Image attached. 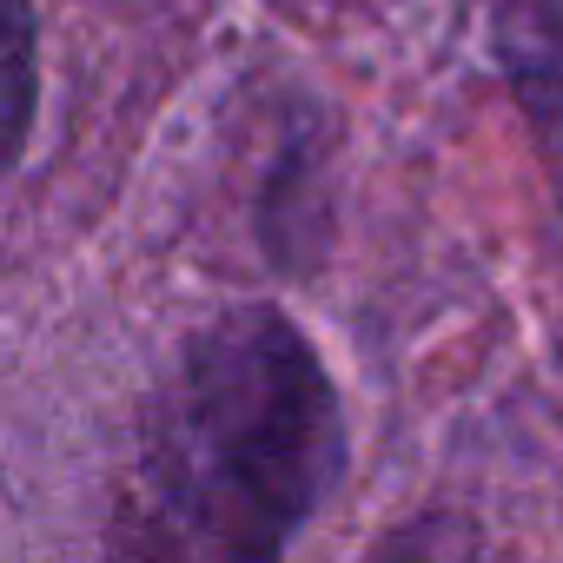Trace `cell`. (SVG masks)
<instances>
[{
	"label": "cell",
	"instance_id": "obj_1",
	"mask_svg": "<svg viewBox=\"0 0 563 563\" xmlns=\"http://www.w3.org/2000/svg\"><path fill=\"white\" fill-rule=\"evenodd\" d=\"M345 451L319 345L278 306H232L179 345L140 411L107 563H286Z\"/></svg>",
	"mask_w": 563,
	"mask_h": 563
},
{
	"label": "cell",
	"instance_id": "obj_2",
	"mask_svg": "<svg viewBox=\"0 0 563 563\" xmlns=\"http://www.w3.org/2000/svg\"><path fill=\"white\" fill-rule=\"evenodd\" d=\"M477 27L563 206V0H477Z\"/></svg>",
	"mask_w": 563,
	"mask_h": 563
},
{
	"label": "cell",
	"instance_id": "obj_3",
	"mask_svg": "<svg viewBox=\"0 0 563 563\" xmlns=\"http://www.w3.org/2000/svg\"><path fill=\"white\" fill-rule=\"evenodd\" d=\"M34 126V8L0 0V173L14 166Z\"/></svg>",
	"mask_w": 563,
	"mask_h": 563
},
{
	"label": "cell",
	"instance_id": "obj_4",
	"mask_svg": "<svg viewBox=\"0 0 563 563\" xmlns=\"http://www.w3.org/2000/svg\"><path fill=\"white\" fill-rule=\"evenodd\" d=\"M372 563H490V550L464 510H418L372 550Z\"/></svg>",
	"mask_w": 563,
	"mask_h": 563
}]
</instances>
